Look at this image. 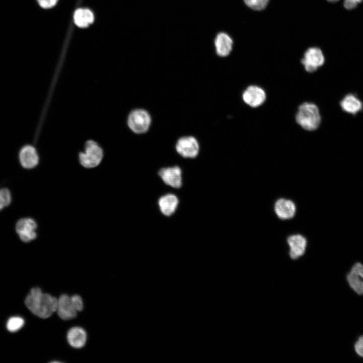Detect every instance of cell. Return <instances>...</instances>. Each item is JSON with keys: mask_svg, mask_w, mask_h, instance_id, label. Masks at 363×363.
<instances>
[{"mask_svg": "<svg viewBox=\"0 0 363 363\" xmlns=\"http://www.w3.org/2000/svg\"><path fill=\"white\" fill-rule=\"evenodd\" d=\"M274 208L277 215L282 219H290L295 214V206L294 203L289 200H278L275 204Z\"/></svg>", "mask_w": 363, "mask_h": 363, "instance_id": "obj_17", "label": "cell"}, {"mask_svg": "<svg viewBox=\"0 0 363 363\" xmlns=\"http://www.w3.org/2000/svg\"><path fill=\"white\" fill-rule=\"evenodd\" d=\"M327 1L330 2H336L338 1L339 0H327Z\"/></svg>", "mask_w": 363, "mask_h": 363, "instance_id": "obj_27", "label": "cell"}, {"mask_svg": "<svg viewBox=\"0 0 363 363\" xmlns=\"http://www.w3.org/2000/svg\"><path fill=\"white\" fill-rule=\"evenodd\" d=\"M287 243L290 248L289 254L292 259H297L304 254L307 240L303 236L300 234L290 236L287 238Z\"/></svg>", "mask_w": 363, "mask_h": 363, "instance_id": "obj_13", "label": "cell"}, {"mask_svg": "<svg viewBox=\"0 0 363 363\" xmlns=\"http://www.w3.org/2000/svg\"><path fill=\"white\" fill-rule=\"evenodd\" d=\"M295 120L298 125L307 131L317 130L321 122L318 107L313 103H303L298 107Z\"/></svg>", "mask_w": 363, "mask_h": 363, "instance_id": "obj_2", "label": "cell"}, {"mask_svg": "<svg viewBox=\"0 0 363 363\" xmlns=\"http://www.w3.org/2000/svg\"><path fill=\"white\" fill-rule=\"evenodd\" d=\"M27 308L37 317L46 319L56 311L57 299L48 293H44L39 287L32 288L26 297Z\"/></svg>", "mask_w": 363, "mask_h": 363, "instance_id": "obj_1", "label": "cell"}, {"mask_svg": "<svg viewBox=\"0 0 363 363\" xmlns=\"http://www.w3.org/2000/svg\"><path fill=\"white\" fill-rule=\"evenodd\" d=\"M362 0H344V6L347 10H352L355 8L358 4Z\"/></svg>", "mask_w": 363, "mask_h": 363, "instance_id": "obj_26", "label": "cell"}, {"mask_svg": "<svg viewBox=\"0 0 363 363\" xmlns=\"http://www.w3.org/2000/svg\"><path fill=\"white\" fill-rule=\"evenodd\" d=\"M244 2L249 8L254 10L260 11L266 7L269 0H244Z\"/></svg>", "mask_w": 363, "mask_h": 363, "instance_id": "obj_21", "label": "cell"}, {"mask_svg": "<svg viewBox=\"0 0 363 363\" xmlns=\"http://www.w3.org/2000/svg\"><path fill=\"white\" fill-rule=\"evenodd\" d=\"M74 22L80 27H86L91 24L94 20L93 14L87 9H79L76 11L74 16Z\"/></svg>", "mask_w": 363, "mask_h": 363, "instance_id": "obj_19", "label": "cell"}, {"mask_svg": "<svg viewBox=\"0 0 363 363\" xmlns=\"http://www.w3.org/2000/svg\"><path fill=\"white\" fill-rule=\"evenodd\" d=\"M354 349L356 354L363 358V335L359 336L355 342Z\"/></svg>", "mask_w": 363, "mask_h": 363, "instance_id": "obj_24", "label": "cell"}, {"mask_svg": "<svg viewBox=\"0 0 363 363\" xmlns=\"http://www.w3.org/2000/svg\"><path fill=\"white\" fill-rule=\"evenodd\" d=\"M340 105L343 111L353 115L361 111L363 108L362 101L352 93L346 95L340 101Z\"/></svg>", "mask_w": 363, "mask_h": 363, "instance_id": "obj_14", "label": "cell"}, {"mask_svg": "<svg viewBox=\"0 0 363 363\" xmlns=\"http://www.w3.org/2000/svg\"><path fill=\"white\" fill-rule=\"evenodd\" d=\"M36 222L31 218H23L19 219L16 225V231L22 241L30 242L37 237Z\"/></svg>", "mask_w": 363, "mask_h": 363, "instance_id": "obj_6", "label": "cell"}, {"mask_svg": "<svg viewBox=\"0 0 363 363\" xmlns=\"http://www.w3.org/2000/svg\"><path fill=\"white\" fill-rule=\"evenodd\" d=\"M57 0H37L39 6L44 9L50 8L54 6Z\"/></svg>", "mask_w": 363, "mask_h": 363, "instance_id": "obj_25", "label": "cell"}, {"mask_svg": "<svg viewBox=\"0 0 363 363\" xmlns=\"http://www.w3.org/2000/svg\"><path fill=\"white\" fill-rule=\"evenodd\" d=\"M19 158L21 165L26 169L35 167L39 160L36 149L30 145H25L20 149Z\"/></svg>", "mask_w": 363, "mask_h": 363, "instance_id": "obj_12", "label": "cell"}, {"mask_svg": "<svg viewBox=\"0 0 363 363\" xmlns=\"http://www.w3.org/2000/svg\"><path fill=\"white\" fill-rule=\"evenodd\" d=\"M24 320L20 317H13L10 318L7 323L8 330L12 332L19 330L24 325Z\"/></svg>", "mask_w": 363, "mask_h": 363, "instance_id": "obj_20", "label": "cell"}, {"mask_svg": "<svg viewBox=\"0 0 363 363\" xmlns=\"http://www.w3.org/2000/svg\"><path fill=\"white\" fill-rule=\"evenodd\" d=\"M175 149L182 157L193 158L198 154L199 146L197 140L194 137H184L177 141Z\"/></svg>", "mask_w": 363, "mask_h": 363, "instance_id": "obj_7", "label": "cell"}, {"mask_svg": "<svg viewBox=\"0 0 363 363\" xmlns=\"http://www.w3.org/2000/svg\"><path fill=\"white\" fill-rule=\"evenodd\" d=\"M158 175L166 185L175 189L182 187V170L178 166L162 168L159 170Z\"/></svg>", "mask_w": 363, "mask_h": 363, "instance_id": "obj_10", "label": "cell"}, {"mask_svg": "<svg viewBox=\"0 0 363 363\" xmlns=\"http://www.w3.org/2000/svg\"><path fill=\"white\" fill-rule=\"evenodd\" d=\"M71 299L74 305L78 312L82 311L83 309V302L81 296L77 294H75L71 296Z\"/></svg>", "mask_w": 363, "mask_h": 363, "instance_id": "obj_23", "label": "cell"}, {"mask_svg": "<svg viewBox=\"0 0 363 363\" xmlns=\"http://www.w3.org/2000/svg\"><path fill=\"white\" fill-rule=\"evenodd\" d=\"M346 280L350 287L356 293L363 295V264L355 263L347 274Z\"/></svg>", "mask_w": 363, "mask_h": 363, "instance_id": "obj_9", "label": "cell"}, {"mask_svg": "<svg viewBox=\"0 0 363 363\" xmlns=\"http://www.w3.org/2000/svg\"><path fill=\"white\" fill-rule=\"evenodd\" d=\"M11 202V195L7 188L0 189V211L8 206Z\"/></svg>", "mask_w": 363, "mask_h": 363, "instance_id": "obj_22", "label": "cell"}, {"mask_svg": "<svg viewBox=\"0 0 363 363\" xmlns=\"http://www.w3.org/2000/svg\"><path fill=\"white\" fill-rule=\"evenodd\" d=\"M178 204L177 197L172 194L163 195L158 201V204L161 212L166 216H170L174 213Z\"/></svg>", "mask_w": 363, "mask_h": 363, "instance_id": "obj_16", "label": "cell"}, {"mask_svg": "<svg viewBox=\"0 0 363 363\" xmlns=\"http://www.w3.org/2000/svg\"><path fill=\"white\" fill-rule=\"evenodd\" d=\"M103 157V151L95 141L90 140L85 145L84 151L79 154L80 164L86 168H94L100 164Z\"/></svg>", "mask_w": 363, "mask_h": 363, "instance_id": "obj_3", "label": "cell"}, {"mask_svg": "<svg viewBox=\"0 0 363 363\" xmlns=\"http://www.w3.org/2000/svg\"><path fill=\"white\" fill-rule=\"evenodd\" d=\"M325 58L322 51L317 47H311L305 52L301 63L309 73L316 71L323 65Z\"/></svg>", "mask_w": 363, "mask_h": 363, "instance_id": "obj_5", "label": "cell"}, {"mask_svg": "<svg viewBox=\"0 0 363 363\" xmlns=\"http://www.w3.org/2000/svg\"><path fill=\"white\" fill-rule=\"evenodd\" d=\"M215 47L217 54L220 56H226L231 52L233 41L226 33L221 32L215 39Z\"/></svg>", "mask_w": 363, "mask_h": 363, "instance_id": "obj_18", "label": "cell"}, {"mask_svg": "<svg viewBox=\"0 0 363 363\" xmlns=\"http://www.w3.org/2000/svg\"><path fill=\"white\" fill-rule=\"evenodd\" d=\"M242 98L247 105L256 108L262 105L265 101L266 94L261 87L256 85H250L243 92Z\"/></svg>", "mask_w": 363, "mask_h": 363, "instance_id": "obj_8", "label": "cell"}, {"mask_svg": "<svg viewBox=\"0 0 363 363\" xmlns=\"http://www.w3.org/2000/svg\"><path fill=\"white\" fill-rule=\"evenodd\" d=\"M151 123V117L147 111L142 109L133 110L128 118V125L134 132L141 134L146 132Z\"/></svg>", "mask_w": 363, "mask_h": 363, "instance_id": "obj_4", "label": "cell"}, {"mask_svg": "<svg viewBox=\"0 0 363 363\" xmlns=\"http://www.w3.org/2000/svg\"><path fill=\"white\" fill-rule=\"evenodd\" d=\"M56 311L59 318L64 320L75 318L78 312L71 297L66 294H62L57 299Z\"/></svg>", "mask_w": 363, "mask_h": 363, "instance_id": "obj_11", "label": "cell"}, {"mask_svg": "<svg viewBox=\"0 0 363 363\" xmlns=\"http://www.w3.org/2000/svg\"><path fill=\"white\" fill-rule=\"evenodd\" d=\"M67 339L69 344L75 348L83 347L87 340V333L85 330L80 327H73L70 329L67 334Z\"/></svg>", "mask_w": 363, "mask_h": 363, "instance_id": "obj_15", "label": "cell"}]
</instances>
